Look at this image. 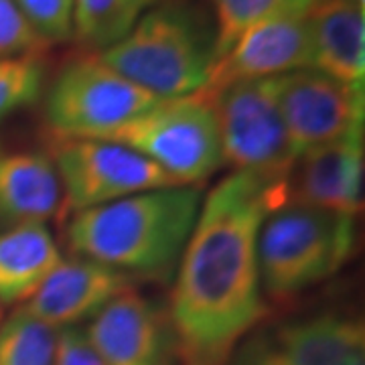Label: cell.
Segmentation results:
<instances>
[{"label": "cell", "instance_id": "obj_26", "mask_svg": "<svg viewBox=\"0 0 365 365\" xmlns=\"http://www.w3.org/2000/svg\"><path fill=\"white\" fill-rule=\"evenodd\" d=\"M0 317H2V313H0Z\"/></svg>", "mask_w": 365, "mask_h": 365}, {"label": "cell", "instance_id": "obj_5", "mask_svg": "<svg viewBox=\"0 0 365 365\" xmlns=\"http://www.w3.org/2000/svg\"><path fill=\"white\" fill-rule=\"evenodd\" d=\"M96 140L128 146L179 185L203 182L223 165L217 120L199 93L158 100L140 116Z\"/></svg>", "mask_w": 365, "mask_h": 365}, {"label": "cell", "instance_id": "obj_14", "mask_svg": "<svg viewBox=\"0 0 365 365\" xmlns=\"http://www.w3.org/2000/svg\"><path fill=\"white\" fill-rule=\"evenodd\" d=\"M134 288L136 280L130 276L76 256L59 262L21 309L43 325L61 331L91 321L106 304Z\"/></svg>", "mask_w": 365, "mask_h": 365}, {"label": "cell", "instance_id": "obj_19", "mask_svg": "<svg viewBox=\"0 0 365 365\" xmlns=\"http://www.w3.org/2000/svg\"><path fill=\"white\" fill-rule=\"evenodd\" d=\"M317 2L319 0H213L215 61L250 29L278 19L309 16Z\"/></svg>", "mask_w": 365, "mask_h": 365}, {"label": "cell", "instance_id": "obj_6", "mask_svg": "<svg viewBox=\"0 0 365 365\" xmlns=\"http://www.w3.org/2000/svg\"><path fill=\"white\" fill-rule=\"evenodd\" d=\"M199 96L213 108L223 163L240 173L288 181L299 157L288 138L272 78L235 81Z\"/></svg>", "mask_w": 365, "mask_h": 365}, {"label": "cell", "instance_id": "obj_11", "mask_svg": "<svg viewBox=\"0 0 365 365\" xmlns=\"http://www.w3.org/2000/svg\"><path fill=\"white\" fill-rule=\"evenodd\" d=\"M83 331L102 365H177L167 311L136 288L106 304Z\"/></svg>", "mask_w": 365, "mask_h": 365}, {"label": "cell", "instance_id": "obj_17", "mask_svg": "<svg viewBox=\"0 0 365 365\" xmlns=\"http://www.w3.org/2000/svg\"><path fill=\"white\" fill-rule=\"evenodd\" d=\"M61 260L45 223H21L0 232V304H25Z\"/></svg>", "mask_w": 365, "mask_h": 365}, {"label": "cell", "instance_id": "obj_18", "mask_svg": "<svg viewBox=\"0 0 365 365\" xmlns=\"http://www.w3.org/2000/svg\"><path fill=\"white\" fill-rule=\"evenodd\" d=\"M155 0H73V39L106 51L124 39Z\"/></svg>", "mask_w": 365, "mask_h": 365}, {"label": "cell", "instance_id": "obj_23", "mask_svg": "<svg viewBox=\"0 0 365 365\" xmlns=\"http://www.w3.org/2000/svg\"><path fill=\"white\" fill-rule=\"evenodd\" d=\"M47 45L25 21L14 0H0V57L41 55Z\"/></svg>", "mask_w": 365, "mask_h": 365}, {"label": "cell", "instance_id": "obj_8", "mask_svg": "<svg viewBox=\"0 0 365 365\" xmlns=\"http://www.w3.org/2000/svg\"><path fill=\"white\" fill-rule=\"evenodd\" d=\"M61 182V215H73L124 197L175 187L170 175L128 146L96 138H63L53 144Z\"/></svg>", "mask_w": 365, "mask_h": 365}, {"label": "cell", "instance_id": "obj_1", "mask_svg": "<svg viewBox=\"0 0 365 365\" xmlns=\"http://www.w3.org/2000/svg\"><path fill=\"white\" fill-rule=\"evenodd\" d=\"M284 203L288 181L240 170L203 197L167 311L177 365H227L268 314L258 235L266 215Z\"/></svg>", "mask_w": 365, "mask_h": 365}, {"label": "cell", "instance_id": "obj_24", "mask_svg": "<svg viewBox=\"0 0 365 365\" xmlns=\"http://www.w3.org/2000/svg\"><path fill=\"white\" fill-rule=\"evenodd\" d=\"M51 365H102V361L86 337V331L69 327L57 331Z\"/></svg>", "mask_w": 365, "mask_h": 365}, {"label": "cell", "instance_id": "obj_9", "mask_svg": "<svg viewBox=\"0 0 365 365\" xmlns=\"http://www.w3.org/2000/svg\"><path fill=\"white\" fill-rule=\"evenodd\" d=\"M272 90L297 157L364 130L365 88L311 67L272 78Z\"/></svg>", "mask_w": 365, "mask_h": 365}, {"label": "cell", "instance_id": "obj_25", "mask_svg": "<svg viewBox=\"0 0 365 365\" xmlns=\"http://www.w3.org/2000/svg\"><path fill=\"white\" fill-rule=\"evenodd\" d=\"M235 365H268V364H262V361H254V359H248V357H242V355H237V359H235Z\"/></svg>", "mask_w": 365, "mask_h": 365}, {"label": "cell", "instance_id": "obj_4", "mask_svg": "<svg viewBox=\"0 0 365 365\" xmlns=\"http://www.w3.org/2000/svg\"><path fill=\"white\" fill-rule=\"evenodd\" d=\"M355 217L288 201L266 215L258 235L264 299L288 302L319 287L351 260Z\"/></svg>", "mask_w": 365, "mask_h": 365}, {"label": "cell", "instance_id": "obj_7", "mask_svg": "<svg viewBox=\"0 0 365 365\" xmlns=\"http://www.w3.org/2000/svg\"><path fill=\"white\" fill-rule=\"evenodd\" d=\"M160 98L120 76L98 55L69 61L53 79L45 100V120L57 140L102 138Z\"/></svg>", "mask_w": 365, "mask_h": 365}, {"label": "cell", "instance_id": "obj_2", "mask_svg": "<svg viewBox=\"0 0 365 365\" xmlns=\"http://www.w3.org/2000/svg\"><path fill=\"white\" fill-rule=\"evenodd\" d=\"M201 203V187L175 185L79 211L66 223L67 248L132 280L167 282L193 234Z\"/></svg>", "mask_w": 365, "mask_h": 365}, {"label": "cell", "instance_id": "obj_12", "mask_svg": "<svg viewBox=\"0 0 365 365\" xmlns=\"http://www.w3.org/2000/svg\"><path fill=\"white\" fill-rule=\"evenodd\" d=\"M314 66L313 31L309 16L278 19L246 31L215 61L205 88L199 93L225 88L235 81L284 76Z\"/></svg>", "mask_w": 365, "mask_h": 365}, {"label": "cell", "instance_id": "obj_21", "mask_svg": "<svg viewBox=\"0 0 365 365\" xmlns=\"http://www.w3.org/2000/svg\"><path fill=\"white\" fill-rule=\"evenodd\" d=\"M45 88V63L41 55L0 57V126L35 104Z\"/></svg>", "mask_w": 365, "mask_h": 365}, {"label": "cell", "instance_id": "obj_20", "mask_svg": "<svg viewBox=\"0 0 365 365\" xmlns=\"http://www.w3.org/2000/svg\"><path fill=\"white\" fill-rule=\"evenodd\" d=\"M57 331L23 309L0 325V365H51Z\"/></svg>", "mask_w": 365, "mask_h": 365}, {"label": "cell", "instance_id": "obj_15", "mask_svg": "<svg viewBox=\"0 0 365 365\" xmlns=\"http://www.w3.org/2000/svg\"><path fill=\"white\" fill-rule=\"evenodd\" d=\"M314 69L365 88V9L355 0H319L309 13Z\"/></svg>", "mask_w": 365, "mask_h": 365}, {"label": "cell", "instance_id": "obj_13", "mask_svg": "<svg viewBox=\"0 0 365 365\" xmlns=\"http://www.w3.org/2000/svg\"><path fill=\"white\" fill-rule=\"evenodd\" d=\"M364 130L302 153L288 177V201L357 217L364 211Z\"/></svg>", "mask_w": 365, "mask_h": 365}, {"label": "cell", "instance_id": "obj_3", "mask_svg": "<svg viewBox=\"0 0 365 365\" xmlns=\"http://www.w3.org/2000/svg\"><path fill=\"white\" fill-rule=\"evenodd\" d=\"M120 76L160 100L193 96L215 66V33L179 2L150 6L130 33L98 53Z\"/></svg>", "mask_w": 365, "mask_h": 365}, {"label": "cell", "instance_id": "obj_22", "mask_svg": "<svg viewBox=\"0 0 365 365\" xmlns=\"http://www.w3.org/2000/svg\"><path fill=\"white\" fill-rule=\"evenodd\" d=\"M47 47L73 39V0H14Z\"/></svg>", "mask_w": 365, "mask_h": 365}, {"label": "cell", "instance_id": "obj_10", "mask_svg": "<svg viewBox=\"0 0 365 365\" xmlns=\"http://www.w3.org/2000/svg\"><path fill=\"white\" fill-rule=\"evenodd\" d=\"M237 355L268 365H365V329L345 314H311L254 335Z\"/></svg>", "mask_w": 365, "mask_h": 365}, {"label": "cell", "instance_id": "obj_16", "mask_svg": "<svg viewBox=\"0 0 365 365\" xmlns=\"http://www.w3.org/2000/svg\"><path fill=\"white\" fill-rule=\"evenodd\" d=\"M63 193L51 157L0 153V222L45 223L61 215Z\"/></svg>", "mask_w": 365, "mask_h": 365}]
</instances>
